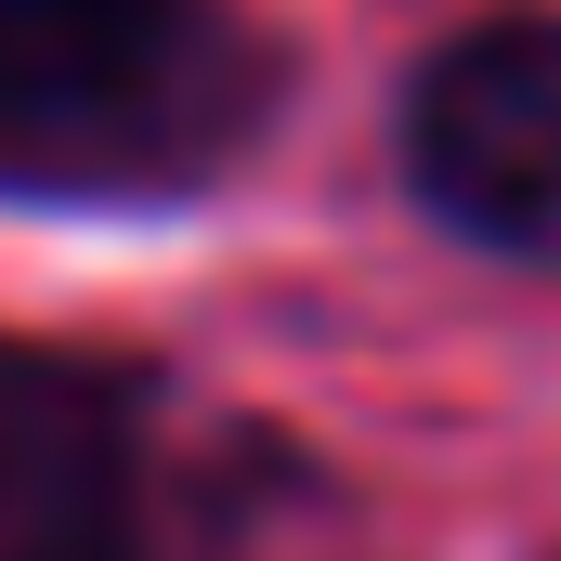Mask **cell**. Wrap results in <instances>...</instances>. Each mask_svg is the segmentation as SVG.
<instances>
[{"label": "cell", "mask_w": 561, "mask_h": 561, "mask_svg": "<svg viewBox=\"0 0 561 561\" xmlns=\"http://www.w3.org/2000/svg\"><path fill=\"white\" fill-rule=\"evenodd\" d=\"M262 66L209 0H0V157L66 183L209 170Z\"/></svg>", "instance_id": "obj_1"}, {"label": "cell", "mask_w": 561, "mask_h": 561, "mask_svg": "<svg viewBox=\"0 0 561 561\" xmlns=\"http://www.w3.org/2000/svg\"><path fill=\"white\" fill-rule=\"evenodd\" d=\"M0 561H144L118 392L39 353H0Z\"/></svg>", "instance_id": "obj_3"}, {"label": "cell", "mask_w": 561, "mask_h": 561, "mask_svg": "<svg viewBox=\"0 0 561 561\" xmlns=\"http://www.w3.org/2000/svg\"><path fill=\"white\" fill-rule=\"evenodd\" d=\"M405 183L444 236L561 275V13L457 26L405 92Z\"/></svg>", "instance_id": "obj_2"}]
</instances>
